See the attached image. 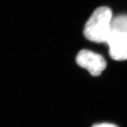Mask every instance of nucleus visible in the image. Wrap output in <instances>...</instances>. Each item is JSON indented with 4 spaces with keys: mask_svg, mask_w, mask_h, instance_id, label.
<instances>
[{
    "mask_svg": "<svg viewBox=\"0 0 127 127\" xmlns=\"http://www.w3.org/2000/svg\"><path fill=\"white\" fill-rule=\"evenodd\" d=\"M115 34H127V15H120L111 19L110 35Z\"/></svg>",
    "mask_w": 127,
    "mask_h": 127,
    "instance_id": "20e7f679",
    "label": "nucleus"
},
{
    "mask_svg": "<svg viewBox=\"0 0 127 127\" xmlns=\"http://www.w3.org/2000/svg\"><path fill=\"white\" fill-rule=\"evenodd\" d=\"M106 44L109 46V54L116 61L127 60V34L110 35Z\"/></svg>",
    "mask_w": 127,
    "mask_h": 127,
    "instance_id": "7ed1b4c3",
    "label": "nucleus"
},
{
    "mask_svg": "<svg viewBox=\"0 0 127 127\" xmlns=\"http://www.w3.org/2000/svg\"><path fill=\"white\" fill-rule=\"evenodd\" d=\"M76 62L81 67L85 68L93 76H99L105 69L107 62L102 55L87 50L78 52Z\"/></svg>",
    "mask_w": 127,
    "mask_h": 127,
    "instance_id": "f03ea898",
    "label": "nucleus"
},
{
    "mask_svg": "<svg viewBox=\"0 0 127 127\" xmlns=\"http://www.w3.org/2000/svg\"><path fill=\"white\" fill-rule=\"evenodd\" d=\"M112 18V11L109 8L101 7L96 8L85 25L84 36L93 42L106 43L110 35V22Z\"/></svg>",
    "mask_w": 127,
    "mask_h": 127,
    "instance_id": "f257e3e1",
    "label": "nucleus"
},
{
    "mask_svg": "<svg viewBox=\"0 0 127 127\" xmlns=\"http://www.w3.org/2000/svg\"><path fill=\"white\" fill-rule=\"evenodd\" d=\"M92 127H118L116 125H114L113 124L110 123H100L94 124Z\"/></svg>",
    "mask_w": 127,
    "mask_h": 127,
    "instance_id": "39448f33",
    "label": "nucleus"
}]
</instances>
